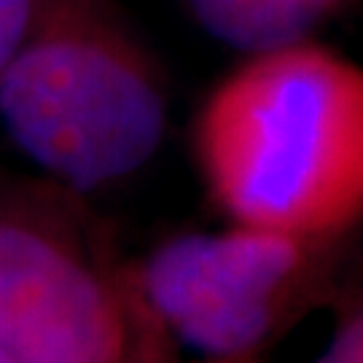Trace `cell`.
Listing matches in <instances>:
<instances>
[{
    "label": "cell",
    "instance_id": "7",
    "mask_svg": "<svg viewBox=\"0 0 363 363\" xmlns=\"http://www.w3.org/2000/svg\"><path fill=\"white\" fill-rule=\"evenodd\" d=\"M315 363H363V310L339 328L337 337Z\"/></svg>",
    "mask_w": 363,
    "mask_h": 363
},
{
    "label": "cell",
    "instance_id": "5",
    "mask_svg": "<svg viewBox=\"0 0 363 363\" xmlns=\"http://www.w3.org/2000/svg\"><path fill=\"white\" fill-rule=\"evenodd\" d=\"M196 25L237 52L259 54L298 40L328 22L347 0H186Z\"/></svg>",
    "mask_w": 363,
    "mask_h": 363
},
{
    "label": "cell",
    "instance_id": "4",
    "mask_svg": "<svg viewBox=\"0 0 363 363\" xmlns=\"http://www.w3.org/2000/svg\"><path fill=\"white\" fill-rule=\"evenodd\" d=\"M0 350L13 363H124L113 291L52 223L0 208Z\"/></svg>",
    "mask_w": 363,
    "mask_h": 363
},
{
    "label": "cell",
    "instance_id": "3",
    "mask_svg": "<svg viewBox=\"0 0 363 363\" xmlns=\"http://www.w3.org/2000/svg\"><path fill=\"white\" fill-rule=\"evenodd\" d=\"M304 259V240L234 223L159 245L143 264L140 288L189 347L237 361L272 331Z\"/></svg>",
    "mask_w": 363,
    "mask_h": 363
},
{
    "label": "cell",
    "instance_id": "1",
    "mask_svg": "<svg viewBox=\"0 0 363 363\" xmlns=\"http://www.w3.org/2000/svg\"><path fill=\"white\" fill-rule=\"evenodd\" d=\"M194 156L234 223L315 242L363 218V67L298 40L247 54L210 91Z\"/></svg>",
    "mask_w": 363,
    "mask_h": 363
},
{
    "label": "cell",
    "instance_id": "8",
    "mask_svg": "<svg viewBox=\"0 0 363 363\" xmlns=\"http://www.w3.org/2000/svg\"><path fill=\"white\" fill-rule=\"evenodd\" d=\"M0 363H13V361H11V358H9V355H6V352L0 350Z\"/></svg>",
    "mask_w": 363,
    "mask_h": 363
},
{
    "label": "cell",
    "instance_id": "2",
    "mask_svg": "<svg viewBox=\"0 0 363 363\" xmlns=\"http://www.w3.org/2000/svg\"><path fill=\"white\" fill-rule=\"evenodd\" d=\"M0 121L40 169L91 191L138 172L156 154L167 97L127 30L97 0H73L0 73Z\"/></svg>",
    "mask_w": 363,
    "mask_h": 363
},
{
    "label": "cell",
    "instance_id": "6",
    "mask_svg": "<svg viewBox=\"0 0 363 363\" xmlns=\"http://www.w3.org/2000/svg\"><path fill=\"white\" fill-rule=\"evenodd\" d=\"M67 3L73 0H0V73Z\"/></svg>",
    "mask_w": 363,
    "mask_h": 363
}]
</instances>
